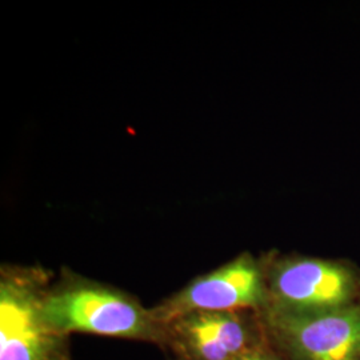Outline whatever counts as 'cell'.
Here are the masks:
<instances>
[{"instance_id": "1", "label": "cell", "mask_w": 360, "mask_h": 360, "mask_svg": "<svg viewBox=\"0 0 360 360\" xmlns=\"http://www.w3.org/2000/svg\"><path fill=\"white\" fill-rule=\"evenodd\" d=\"M43 312L53 328L68 336L99 335L160 347L165 342V324L136 297L70 272L49 287Z\"/></svg>"}, {"instance_id": "2", "label": "cell", "mask_w": 360, "mask_h": 360, "mask_svg": "<svg viewBox=\"0 0 360 360\" xmlns=\"http://www.w3.org/2000/svg\"><path fill=\"white\" fill-rule=\"evenodd\" d=\"M47 274L37 267L1 269L0 360H72L70 336L44 316Z\"/></svg>"}, {"instance_id": "7", "label": "cell", "mask_w": 360, "mask_h": 360, "mask_svg": "<svg viewBox=\"0 0 360 360\" xmlns=\"http://www.w3.org/2000/svg\"><path fill=\"white\" fill-rule=\"evenodd\" d=\"M235 360H285L282 354L274 347L270 340L259 347L254 348Z\"/></svg>"}, {"instance_id": "3", "label": "cell", "mask_w": 360, "mask_h": 360, "mask_svg": "<svg viewBox=\"0 0 360 360\" xmlns=\"http://www.w3.org/2000/svg\"><path fill=\"white\" fill-rule=\"evenodd\" d=\"M269 309L322 314L355 303L359 283L348 266L318 257H288L266 263Z\"/></svg>"}, {"instance_id": "4", "label": "cell", "mask_w": 360, "mask_h": 360, "mask_svg": "<svg viewBox=\"0 0 360 360\" xmlns=\"http://www.w3.org/2000/svg\"><path fill=\"white\" fill-rule=\"evenodd\" d=\"M269 306L266 263L245 252L217 270L195 278L151 311L156 321L166 323L191 312H262Z\"/></svg>"}, {"instance_id": "5", "label": "cell", "mask_w": 360, "mask_h": 360, "mask_svg": "<svg viewBox=\"0 0 360 360\" xmlns=\"http://www.w3.org/2000/svg\"><path fill=\"white\" fill-rule=\"evenodd\" d=\"M271 345L285 360H360V304L322 314L262 311Z\"/></svg>"}, {"instance_id": "6", "label": "cell", "mask_w": 360, "mask_h": 360, "mask_svg": "<svg viewBox=\"0 0 360 360\" xmlns=\"http://www.w3.org/2000/svg\"><path fill=\"white\" fill-rule=\"evenodd\" d=\"M165 324V342L175 360H235L269 342L262 312H191Z\"/></svg>"}]
</instances>
